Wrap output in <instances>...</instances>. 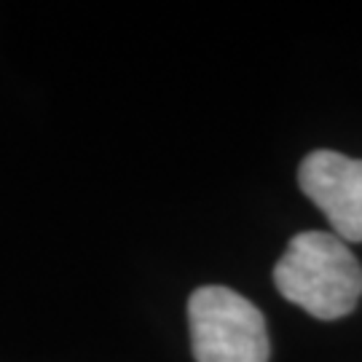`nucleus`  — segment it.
<instances>
[{
    "label": "nucleus",
    "mask_w": 362,
    "mask_h": 362,
    "mask_svg": "<svg viewBox=\"0 0 362 362\" xmlns=\"http://www.w3.org/2000/svg\"><path fill=\"white\" fill-rule=\"evenodd\" d=\"M276 290L317 320H341L362 296V266L336 233L303 231L293 236L274 266Z\"/></svg>",
    "instance_id": "nucleus-1"
},
{
    "label": "nucleus",
    "mask_w": 362,
    "mask_h": 362,
    "mask_svg": "<svg viewBox=\"0 0 362 362\" xmlns=\"http://www.w3.org/2000/svg\"><path fill=\"white\" fill-rule=\"evenodd\" d=\"M196 362H269L266 320L228 287H199L188 300Z\"/></svg>",
    "instance_id": "nucleus-2"
},
{
    "label": "nucleus",
    "mask_w": 362,
    "mask_h": 362,
    "mask_svg": "<svg viewBox=\"0 0 362 362\" xmlns=\"http://www.w3.org/2000/svg\"><path fill=\"white\" fill-rule=\"evenodd\" d=\"M300 191L320 207L341 242H362V161L336 151H314L298 169Z\"/></svg>",
    "instance_id": "nucleus-3"
}]
</instances>
